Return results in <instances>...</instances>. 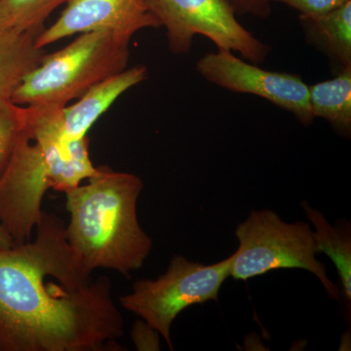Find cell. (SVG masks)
<instances>
[{"instance_id":"11","label":"cell","mask_w":351,"mask_h":351,"mask_svg":"<svg viewBox=\"0 0 351 351\" xmlns=\"http://www.w3.org/2000/svg\"><path fill=\"white\" fill-rule=\"evenodd\" d=\"M306 40L322 51L339 66L351 69V0L331 12L300 16Z\"/></svg>"},{"instance_id":"21","label":"cell","mask_w":351,"mask_h":351,"mask_svg":"<svg viewBox=\"0 0 351 351\" xmlns=\"http://www.w3.org/2000/svg\"><path fill=\"white\" fill-rule=\"evenodd\" d=\"M14 245L12 239L0 223V249L10 248Z\"/></svg>"},{"instance_id":"2","label":"cell","mask_w":351,"mask_h":351,"mask_svg":"<svg viewBox=\"0 0 351 351\" xmlns=\"http://www.w3.org/2000/svg\"><path fill=\"white\" fill-rule=\"evenodd\" d=\"M143 189L137 175L101 166L87 184L64 193L69 216L66 239L90 271L112 269L128 277L144 265L152 240L138 223Z\"/></svg>"},{"instance_id":"10","label":"cell","mask_w":351,"mask_h":351,"mask_svg":"<svg viewBox=\"0 0 351 351\" xmlns=\"http://www.w3.org/2000/svg\"><path fill=\"white\" fill-rule=\"evenodd\" d=\"M147 76L145 66L125 69L93 85L80 100L64 108V141L86 137L88 132L124 92L144 82Z\"/></svg>"},{"instance_id":"13","label":"cell","mask_w":351,"mask_h":351,"mask_svg":"<svg viewBox=\"0 0 351 351\" xmlns=\"http://www.w3.org/2000/svg\"><path fill=\"white\" fill-rule=\"evenodd\" d=\"M309 105L314 119L321 117L345 136L351 132V69L337 76L308 86Z\"/></svg>"},{"instance_id":"8","label":"cell","mask_w":351,"mask_h":351,"mask_svg":"<svg viewBox=\"0 0 351 351\" xmlns=\"http://www.w3.org/2000/svg\"><path fill=\"white\" fill-rule=\"evenodd\" d=\"M196 69L207 82L217 86L261 97L293 113L304 125L313 123L308 86L300 76L265 71L225 49L205 55L197 62Z\"/></svg>"},{"instance_id":"17","label":"cell","mask_w":351,"mask_h":351,"mask_svg":"<svg viewBox=\"0 0 351 351\" xmlns=\"http://www.w3.org/2000/svg\"><path fill=\"white\" fill-rule=\"evenodd\" d=\"M287 4L301 13L304 17H316L343 5L348 0H270Z\"/></svg>"},{"instance_id":"6","label":"cell","mask_w":351,"mask_h":351,"mask_svg":"<svg viewBox=\"0 0 351 351\" xmlns=\"http://www.w3.org/2000/svg\"><path fill=\"white\" fill-rule=\"evenodd\" d=\"M149 11L167 32L175 54H186L195 36L208 38L218 49L237 51L253 64H261L270 47L240 24L226 0H147Z\"/></svg>"},{"instance_id":"16","label":"cell","mask_w":351,"mask_h":351,"mask_svg":"<svg viewBox=\"0 0 351 351\" xmlns=\"http://www.w3.org/2000/svg\"><path fill=\"white\" fill-rule=\"evenodd\" d=\"M23 129L24 107L11 100H0V174L5 168Z\"/></svg>"},{"instance_id":"1","label":"cell","mask_w":351,"mask_h":351,"mask_svg":"<svg viewBox=\"0 0 351 351\" xmlns=\"http://www.w3.org/2000/svg\"><path fill=\"white\" fill-rule=\"evenodd\" d=\"M92 274L43 211L34 239L0 249V351L123 350L112 281Z\"/></svg>"},{"instance_id":"5","label":"cell","mask_w":351,"mask_h":351,"mask_svg":"<svg viewBox=\"0 0 351 351\" xmlns=\"http://www.w3.org/2000/svg\"><path fill=\"white\" fill-rule=\"evenodd\" d=\"M233 255L226 260L204 265L174 256L167 271L156 280L136 281L132 292L119 298L123 308L136 314L154 328L171 350V326L177 316L193 304L218 301L226 279L230 276Z\"/></svg>"},{"instance_id":"7","label":"cell","mask_w":351,"mask_h":351,"mask_svg":"<svg viewBox=\"0 0 351 351\" xmlns=\"http://www.w3.org/2000/svg\"><path fill=\"white\" fill-rule=\"evenodd\" d=\"M49 189L61 191L59 173L25 129L0 174V223L14 245L32 239Z\"/></svg>"},{"instance_id":"4","label":"cell","mask_w":351,"mask_h":351,"mask_svg":"<svg viewBox=\"0 0 351 351\" xmlns=\"http://www.w3.org/2000/svg\"><path fill=\"white\" fill-rule=\"evenodd\" d=\"M235 235L239 247L230 274L234 280L247 281L276 269H301L317 277L331 299L341 298L326 265L316 258L319 252L315 233L306 221L286 223L276 212L254 211L237 226Z\"/></svg>"},{"instance_id":"9","label":"cell","mask_w":351,"mask_h":351,"mask_svg":"<svg viewBox=\"0 0 351 351\" xmlns=\"http://www.w3.org/2000/svg\"><path fill=\"white\" fill-rule=\"evenodd\" d=\"M56 22L36 36V47L76 34L108 31L131 39L144 29H157L160 23L149 11L147 0H68Z\"/></svg>"},{"instance_id":"14","label":"cell","mask_w":351,"mask_h":351,"mask_svg":"<svg viewBox=\"0 0 351 351\" xmlns=\"http://www.w3.org/2000/svg\"><path fill=\"white\" fill-rule=\"evenodd\" d=\"M307 219L315 228L318 252L326 254L336 265L346 302L351 301V237L350 223L330 225L317 210L302 203Z\"/></svg>"},{"instance_id":"15","label":"cell","mask_w":351,"mask_h":351,"mask_svg":"<svg viewBox=\"0 0 351 351\" xmlns=\"http://www.w3.org/2000/svg\"><path fill=\"white\" fill-rule=\"evenodd\" d=\"M12 17L13 29L38 36L55 9L68 0H5Z\"/></svg>"},{"instance_id":"12","label":"cell","mask_w":351,"mask_h":351,"mask_svg":"<svg viewBox=\"0 0 351 351\" xmlns=\"http://www.w3.org/2000/svg\"><path fill=\"white\" fill-rule=\"evenodd\" d=\"M36 38L13 27L0 32V100H11L25 76L40 64L44 53Z\"/></svg>"},{"instance_id":"3","label":"cell","mask_w":351,"mask_h":351,"mask_svg":"<svg viewBox=\"0 0 351 351\" xmlns=\"http://www.w3.org/2000/svg\"><path fill=\"white\" fill-rule=\"evenodd\" d=\"M131 39L98 31L84 32L63 49L44 55L15 90L18 106H68L96 83L127 69Z\"/></svg>"},{"instance_id":"18","label":"cell","mask_w":351,"mask_h":351,"mask_svg":"<svg viewBox=\"0 0 351 351\" xmlns=\"http://www.w3.org/2000/svg\"><path fill=\"white\" fill-rule=\"evenodd\" d=\"M159 334L144 320H138L132 328L131 337L138 350H159Z\"/></svg>"},{"instance_id":"19","label":"cell","mask_w":351,"mask_h":351,"mask_svg":"<svg viewBox=\"0 0 351 351\" xmlns=\"http://www.w3.org/2000/svg\"><path fill=\"white\" fill-rule=\"evenodd\" d=\"M235 14H251L260 18L269 17L270 0H226Z\"/></svg>"},{"instance_id":"20","label":"cell","mask_w":351,"mask_h":351,"mask_svg":"<svg viewBox=\"0 0 351 351\" xmlns=\"http://www.w3.org/2000/svg\"><path fill=\"white\" fill-rule=\"evenodd\" d=\"M13 22L10 10L5 0H0V32L12 29Z\"/></svg>"}]
</instances>
